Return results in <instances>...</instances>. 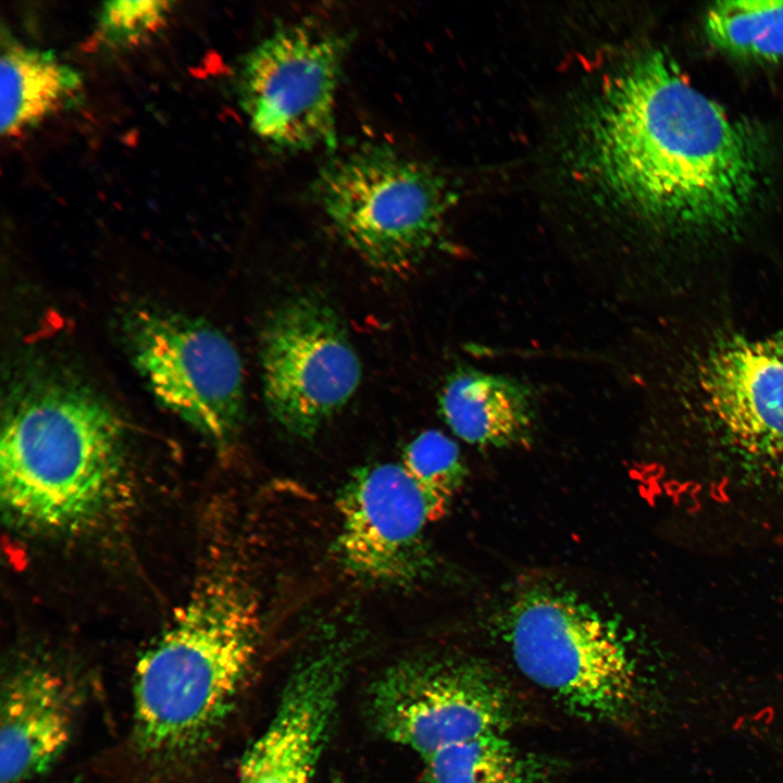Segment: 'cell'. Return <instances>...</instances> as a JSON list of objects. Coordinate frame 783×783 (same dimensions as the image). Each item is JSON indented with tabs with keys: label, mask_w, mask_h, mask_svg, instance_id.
I'll return each mask as SVG.
<instances>
[{
	"label": "cell",
	"mask_w": 783,
	"mask_h": 783,
	"mask_svg": "<svg viewBox=\"0 0 783 783\" xmlns=\"http://www.w3.org/2000/svg\"><path fill=\"white\" fill-rule=\"evenodd\" d=\"M426 783H550L548 762L507 733L456 743L423 759Z\"/></svg>",
	"instance_id": "16"
},
{
	"label": "cell",
	"mask_w": 783,
	"mask_h": 783,
	"mask_svg": "<svg viewBox=\"0 0 783 783\" xmlns=\"http://www.w3.org/2000/svg\"><path fill=\"white\" fill-rule=\"evenodd\" d=\"M120 418L94 390L60 375H36L10 391L2 418L0 493L9 519L44 532L91 521L120 474Z\"/></svg>",
	"instance_id": "3"
},
{
	"label": "cell",
	"mask_w": 783,
	"mask_h": 783,
	"mask_svg": "<svg viewBox=\"0 0 783 783\" xmlns=\"http://www.w3.org/2000/svg\"><path fill=\"white\" fill-rule=\"evenodd\" d=\"M316 198L343 240L369 265L409 272L438 244L451 195L424 163L364 144L320 171Z\"/></svg>",
	"instance_id": "6"
},
{
	"label": "cell",
	"mask_w": 783,
	"mask_h": 783,
	"mask_svg": "<svg viewBox=\"0 0 783 783\" xmlns=\"http://www.w3.org/2000/svg\"><path fill=\"white\" fill-rule=\"evenodd\" d=\"M438 405L446 424L469 444L501 448L531 442L536 407L520 381L458 368L447 377Z\"/></svg>",
	"instance_id": "14"
},
{
	"label": "cell",
	"mask_w": 783,
	"mask_h": 783,
	"mask_svg": "<svg viewBox=\"0 0 783 783\" xmlns=\"http://www.w3.org/2000/svg\"><path fill=\"white\" fill-rule=\"evenodd\" d=\"M135 368L160 405L226 446L245 419L243 362L234 344L198 319L137 309L126 320Z\"/></svg>",
	"instance_id": "10"
},
{
	"label": "cell",
	"mask_w": 783,
	"mask_h": 783,
	"mask_svg": "<svg viewBox=\"0 0 783 783\" xmlns=\"http://www.w3.org/2000/svg\"><path fill=\"white\" fill-rule=\"evenodd\" d=\"M577 122L574 172L616 212L667 231L723 232L756 198L749 134L666 52L611 73Z\"/></svg>",
	"instance_id": "1"
},
{
	"label": "cell",
	"mask_w": 783,
	"mask_h": 783,
	"mask_svg": "<svg viewBox=\"0 0 783 783\" xmlns=\"http://www.w3.org/2000/svg\"><path fill=\"white\" fill-rule=\"evenodd\" d=\"M369 712L385 738L425 759L449 745L507 733L515 700L487 661L462 654L399 661L373 683Z\"/></svg>",
	"instance_id": "7"
},
{
	"label": "cell",
	"mask_w": 783,
	"mask_h": 783,
	"mask_svg": "<svg viewBox=\"0 0 783 783\" xmlns=\"http://www.w3.org/2000/svg\"><path fill=\"white\" fill-rule=\"evenodd\" d=\"M349 652V643L332 641L299 663L270 723L244 754L236 783H312Z\"/></svg>",
	"instance_id": "12"
},
{
	"label": "cell",
	"mask_w": 783,
	"mask_h": 783,
	"mask_svg": "<svg viewBox=\"0 0 783 783\" xmlns=\"http://www.w3.org/2000/svg\"><path fill=\"white\" fill-rule=\"evenodd\" d=\"M173 4L156 0L104 2L98 14V37L111 47L136 46L165 26Z\"/></svg>",
	"instance_id": "19"
},
{
	"label": "cell",
	"mask_w": 783,
	"mask_h": 783,
	"mask_svg": "<svg viewBox=\"0 0 783 783\" xmlns=\"http://www.w3.org/2000/svg\"><path fill=\"white\" fill-rule=\"evenodd\" d=\"M505 625L517 668L567 711L588 722L631 723L645 689L616 621L573 592L539 583L514 596Z\"/></svg>",
	"instance_id": "4"
},
{
	"label": "cell",
	"mask_w": 783,
	"mask_h": 783,
	"mask_svg": "<svg viewBox=\"0 0 783 783\" xmlns=\"http://www.w3.org/2000/svg\"><path fill=\"white\" fill-rule=\"evenodd\" d=\"M401 463L444 515L467 474L456 442L438 430L424 431L406 446Z\"/></svg>",
	"instance_id": "18"
},
{
	"label": "cell",
	"mask_w": 783,
	"mask_h": 783,
	"mask_svg": "<svg viewBox=\"0 0 783 783\" xmlns=\"http://www.w3.org/2000/svg\"><path fill=\"white\" fill-rule=\"evenodd\" d=\"M347 40L308 22L281 26L240 61L237 94L251 129L278 151L336 146Z\"/></svg>",
	"instance_id": "8"
},
{
	"label": "cell",
	"mask_w": 783,
	"mask_h": 783,
	"mask_svg": "<svg viewBox=\"0 0 783 783\" xmlns=\"http://www.w3.org/2000/svg\"><path fill=\"white\" fill-rule=\"evenodd\" d=\"M336 555L344 570L366 584L407 588L432 567L424 530L443 514L402 463L356 470L336 500Z\"/></svg>",
	"instance_id": "11"
},
{
	"label": "cell",
	"mask_w": 783,
	"mask_h": 783,
	"mask_svg": "<svg viewBox=\"0 0 783 783\" xmlns=\"http://www.w3.org/2000/svg\"><path fill=\"white\" fill-rule=\"evenodd\" d=\"M705 25L723 50L761 60L783 58V1L717 2L708 10Z\"/></svg>",
	"instance_id": "17"
},
{
	"label": "cell",
	"mask_w": 783,
	"mask_h": 783,
	"mask_svg": "<svg viewBox=\"0 0 783 783\" xmlns=\"http://www.w3.org/2000/svg\"><path fill=\"white\" fill-rule=\"evenodd\" d=\"M83 77L51 50L21 44L2 34L0 59V130L18 136L48 117L76 105Z\"/></svg>",
	"instance_id": "15"
},
{
	"label": "cell",
	"mask_w": 783,
	"mask_h": 783,
	"mask_svg": "<svg viewBox=\"0 0 783 783\" xmlns=\"http://www.w3.org/2000/svg\"><path fill=\"white\" fill-rule=\"evenodd\" d=\"M260 364L268 411L300 439L315 436L361 380L360 359L340 315L313 293L289 297L268 314Z\"/></svg>",
	"instance_id": "9"
},
{
	"label": "cell",
	"mask_w": 783,
	"mask_h": 783,
	"mask_svg": "<svg viewBox=\"0 0 783 783\" xmlns=\"http://www.w3.org/2000/svg\"><path fill=\"white\" fill-rule=\"evenodd\" d=\"M259 601L239 577L200 582L134 676V732L148 755L198 751L243 691L259 654Z\"/></svg>",
	"instance_id": "2"
},
{
	"label": "cell",
	"mask_w": 783,
	"mask_h": 783,
	"mask_svg": "<svg viewBox=\"0 0 783 783\" xmlns=\"http://www.w3.org/2000/svg\"><path fill=\"white\" fill-rule=\"evenodd\" d=\"M683 389L685 415L720 480L783 497V328L709 344Z\"/></svg>",
	"instance_id": "5"
},
{
	"label": "cell",
	"mask_w": 783,
	"mask_h": 783,
	"mask_svg": "<svg viewBox=\"0 0 783 783\" xmlns=\"http://www.w3.org/2000/svg\"><path fill=\"white\" fill-rule=\"evenodd\" d=\"M75 711L73 686L58 670L37 662L15 668L1 688V783L50 769L71 741Z\"/></svg>",
	"instance_id": "13"
}]
</instances>
